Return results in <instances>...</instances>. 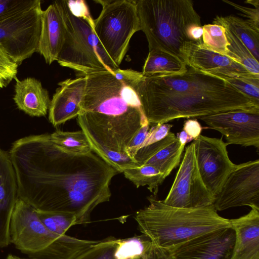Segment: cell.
Returning a JSON list of instances; mask_svg holds the SVG:
<instances>
[{"instance_id": "1", "label": "cell", "mask_w": 259, "mask_h": 259, "mask_svg": "<svg viewBox=\"0 0 259 259\" xmlns=\"http://www.w3.org/2000/svg\"><path fill=\"white\" fill-rule=\"evenodd\" d=\"M8 153L18 198L36 210L72 214L78 224L89 223L93 210L109 201L110 183L119 173L93 151L62 150L50 134L19 139Z\"/></svg>"}, {"instance_id": "2", "label": "cell", "mask_w": 259, "mask_h": 259, "mask_svg": "<svg viewBox=\"0 0 259 259\" xmlns=\"http://www.w3.org/2000/svg\"><path fill=\"white\" fill-rule=\"evenodd\" d=\"M85 76V93L77 117L92 151L118 172L138 166L126 148L149 123L132 83L116 79L108 71Z\"/></svg>"}, {"instance_id": "3", "label": "cell", "mask_w": 259, "mask_h": 259, "mask_svg": "<svg viewBox=\"0 0 259 259\" xmlns=\"http://www.w3.org/2000/svg\"><path fill=\"white\" fill-rule=\"evenodd\" d=\"M132 85L150 125L259 108L225 79L189 67L181 74L142 75Z\"/></svg>"}, {"instance_id": "4", "label": "cell", "mask_w": 259, "mask_h": 259, "mask_svg": "<svg viewBox=\"0 0 259 259\" xmlns=\"http://www.w3.org/2000/svg\"><path fill=\"white\" fill-rule=\"evenodd\" d=\"M148 206L138 210L135 219L140 232L157 247L169 249L196 237L231 227L213 204L195 208L167 205L153 195Z\"/></svg>"}, {"instance_id": "5", "label": "cell", "mask_w": 259, "mask_h": 259, "mask_svg": "<svg viewBox=\"0 0 259 259\" xmlns=\"http://www.w3.org/2000/svg\"><path fill=\"white\" fill-rule=\"evenodd\" d=\"M137 7L140 30L146 35L149 51L159 50L186 63V50L193 42L191 30L201 26L193 2L140 0Z\"/></svg>"}, {"instance_id": "6", "label": "cell", "mask_w": 259, "mask_h": 259, "mask_svg": "<svg viewBox=\"0 0 259 259\" xmlns=\"http://www.w3.org/2000/svg\"><path fill=\"white\" fill-rule=\"evenodd\" d=\"M65 28L64 42L57 61L81 76L119 68L111 60L94 29V20L84 1H56Z\"/></svg>"}, {"instance_id": "7", "label": "cell", "mask_w": 259, "mask_h": 259, "mask_svg": "<svg viewBox=\"0 0 259 259\" xmlns=\"http://www.w3.org/2000/svg\"><path fill=\"white\" fill-rule=\"evenodd\" d=\"M10 241L27 254L43 250L60 258H72L89 248L91 240L79 239L51 232L41 222L35 210L18 198L10 224Z\"/></svg>"}, {"instance_id": "8", "label": "cell", "mask_w": 259, "mask_h": 259, "mask_svg": "<svg viewBox=\"0 0 259 259\" xmlns=\"http://www.w3.org/2000/svg\"><path fill=\"white\" fill-rule=\"evenodd\" d=\"M95 2L102 7L99 16L94 20L95 32L107 54L119 67L132 37L140 30L137 1Z\"/></svg>"}, {"instance_id": "9", "label": "cell", "mask_w": 259, "mask_h": 259, "mask_svg": "<svg viewBox=\"0 0 259 259\" xmlns=\"http://www.w3.org/2000/svg\"><path fill=\"white\" fill-rule=\"evenodd\" d=\"M41 1L0 22V43L18 66L38 50Z\"/></svg>"}, {"instance_id": "10", "label": "cell", "mask_w": 259, "mask_h": 259, "mask_svg": "<svg viewBox=\"0 0 259 259\" xmlns=\"http://www.w3.org/2000/svg\"><path fill=\"white\" fill-rule=\"evenodd\" d=\"M214 199L199 174L193 142L185 148L171 188L162 201L167 205L175 207L195 208L211 205Z\"/></svg>"}, {"instance_id": "11", "label": "cell", "mask_w": 259, "mask_h": 259, "mask_svg": "<svg viewBox=\"0 0 259 259\" xmlns=\"http://www.w3.org/2000/svg\"><path fill=\"white\" fill-rule=\"evenodd\" d=\"M212 204L217 211L242 206L259 208V160L236 164Z\"/></svg>"}, {"instance_id": "12", "label": "cell", "mask_w": 259, "mask_h": 259, "mask_svg": "<svg viewBox=\"0 0 259 259\" xmlns=\"http://www.w3.org/2000/svg\"><path fill=\"white\" fill-rule=\"evenodd\" d=\"M193 143L199 174L205 186L215 197L236 164L230 159L228 145L222 138L200 135Z\"/></svg>"}, {"instance_id": "13", "label": "cell", "mask_w": 259, "mask_h": 259, "mask_svg": "<svg viewBox=\"0 0 259 259\" xmlns=\"http://www.w3.org/2000/svg\"><path fill=\"white\" fill-rule=\"evenodd\" d=\"M198 118L225 136L228 145L259 148V108L226 111Z\"/></svg>"}, {"instance_id": "14", "label": "cell", "mask_w": 259, "mask_h": 259, "mask_svg": "<svg viewBox=\"0 0 259 259\" xmlns=\"http://www.w3.org/2000/svg\"><path fill=\"white\" fill-rule=\"evenodd\" d=\"M235 232L231 227L201 235L169 249L171 259H232Z\"/></svg>"}, {"instance_id": "15", "label": "cell", "mask_w": 259, "mask_h": 259, "mask_svg": "<svg viewBox=\"0 0 259 259\" xmlns=\"http://www.w3.org/2000/svg\"><path fill=\"white\" fill-rule=\"evenodd\" d=\"M185 58L188 67L225 80L259 78L235 60L207 49L202 41L191 42L186 50Z\"/></svg>"}, {"instance_id": "16", "label": "cell", "mask_w": 259, "mask_h": 259, "mask_svg": "<svg viewBox=\"0 0 259 259\" xmlns=\"http://www.w3.org/2000/svg\"><path fill=\"white\" fill-rule=\"evenodd\" d=\"M85 76L68 78L58 83L51 100L49 119L55 126L77 117L81 108L86 86Z\"/></svg>"}, {"instance_id": "17", "label": "cell", "mask_w": 259, "mask_h": 259, "mask_svg": "<svg viewBox=\"0 0 259 259\" xmlns=\"http://www.w3.org/2000/svg\"><path fill=\"white\" fill-rule=\"evenodd\" d=\"M184 148L175 134L169 132L161 140L139 149L134 159L138 166H154L166 178L180 164Z\"/></svg>"}, {"instance_id": "18", "label": "cell", "mask_w": 259, "mask_h": 259, "mask_svg": "<svg viewBox=\"0 0 259 259\" xmlns=\"http://www.w3.org/2000/svg\"><path fill=\"white\" fill-rule=\"evenodd\" d=\"M18 198L16 176L9 153L0 148V248L11 243L10 224Z\"/></svg>"}, {"instance_id": "19", "label": "cell", "mask_w": 259, "mask_h": 259, "mask_svg": "<svg viewBox=\"0 0 259 259\" xmlns=\"http://www.w3.org/2000/svg\"><path fill=\"white\" fill-rule=\"evenodd\" d=\"M41 31L38 45L39 53L47 63L57 61L63 47L65 28L62 17L53 2L41 15Z\"/></svg>"}, {"instance_id": "20", "label": "cell", "mask_w": 259, "mask_h": 259, "mask_svg": "<svg viewBox=\"0 0 259 259\" xmlns=\"http://www.w3.org/2000/svg\"><path fill=\"white\" fill-rule=\"evenodd\" d=\"M230 222L235 232L232 259H259V208Z\"/></svg>"}, {"instance_id": "21", "label": "cell", "mask_w": 259, "mask_h": 259, "mask_svg": "<svg viewBox=\"0 0 259 259\" xmlns=\"http://www.w3.org/2000/svg\"><path fill=\"white\" fill-rule=\"evenodd\" d=\"M13 100L17 107L30 116H46L50 105L49 92L41 82L33 77L15 78Z\"/></svg>"}, {"instance_id": "22", "label": "cell", "mask_w": 259, "mask_h": 259, "mask_svg": "<svg viewBox=\"0 0 259 259\" xmlns=\"http://www.w3.org/2000/svg\"><path fill=\"white\" fill-rule=\"evenodd\" d=\"M212 24L220 25L238 37L249 50L255 59L259 60V29L246 20L233 15L217 16Z\"/></svg>"}, {"instance_id": "23", "label": "cell", "mask_w": 259, "mask_h": 259, "mask_svg": "<svg viewBox=\"0 0 259 259\" xmlns=\"http://www.w3.org/2000/svg\"><path fill=\"white\" fill-rule=\"evenodd\" d=\"M186 64L174 56L160 51H150L142 74L145 77L181 74L187 70Z\"/></svg>"}, {"instance_id": "24", "label": "cell", "mask_w": 259, "mask_h": 259, "mask_svg": "<svg viewBox=\"0 0 259 259\" xmlns=\"http://www.w3.org/2000/svg\"><path fill=\"white\" fill-rule=\"evenodd\" d=\"M122 172L137 188L147 186L154 197L157 195L159 186L166 178L158 169L146 164L126 168Z\"/></svg>"}, {"instance_id": "25", "label": "cell", "mask_w": 259, "mask_h": 259, "mask_svg": "<svg viewBox=\"0 0 259 259\" xmlns=\"http://www.w3.org/2000/svg\"><path fill=\"white\" fill-rule=\"evenodd\" d=\"M50 137L52 142L65 152L85 154L93 151L87 137L81 130L75 132L57 130L50 134Z\"/></svg>"}, {"instance_id": "26", "label": "cell", "mask_w": 259, "mask_h": 259, "mask_svg": "<svg viewBox=\"0 0 259 259\" xmlns=\"http://www.w3.org/2000/svg\"><path fill=\"white\" fill-rule=\"evenodd\" d=\"M226 36L229 42L228 57L242 64L252 74L259 76L258 61L255 59L244 44L226 29Z\"/></svg>"}, {"instance_id": "27", "label": "cell", "mask_w": 259, "mask_h": 259, "mask_svg": "<svg viewBox=\"0 0 259 259\" xmlns=\"http://www.w3.org/2000/svg\"><path fill=\"white\" fill-rule=\"evenodd\" d=\"M202 28V45L209 50L228 57L229 42L225 28L220 25L208 24L203 25Z\"/></svg>"}, {"instance_id": "28", "label": "cell", "mask_w": 259, "mask_h": 259, "mask_svg": "<svg viewBox=\"0 0 259 259\" xmlns=\"http://www.w3.org/2000/svg\"><path fill=\"white\" fill-rule=\"evenodd\" d=\"M35 211L46 227L57 234L65 235L71 227L78 224L76 217L71 213Z\"/></svg>"}, {"instance_id": "29", "label": "cell", "mask_w": 259, "mask_h": 259, "mask_svg": "<svg viewBox=\"0 0 259 259\" xmlns=\"http://www.w3.org/2000/svg\"><path fill=\"white\" fill-rule=\"evenodd\" d=\"M153 243L146 235L119 239L115 251L116 259H132L144 253Z\"/></svg>"}, {"instance_id": "30", "label": "cell", "mask_w": 259, "mask_h": 259, "mask_svg": "<svg viewBox=\"0 0 259 259\" xmlns=\"http://www.w3.org/2000/svg\"><path fill=\"white\" fill-rule=\"evenodd\" d=\"M119 239L110 236L100 240L73 259H116L115 253Z\"/></svg>"}, {"instance_id": "31", "label": "cell", "mask_w": 259, "mask_h": 259, "mask_svg": "<svg viewBox=\"0 0 259 259\" xmlns=\"http://www.w3.org/2000/svg\"><path fill=\"white\" fill-rule=\"evenodd\" d=\"M18 67L0 43V89L6 87L16 77Z\"/></svg>"}, {"instance_id": "32", "label": "cell", "mask_w": 259, "mask_h": 259, "mask_svg": "<svg viewBox=\"0 0 259 259\" xmlns=\"http://www.w3.org/2000/svg\"><path fill=\"white\" fill-rule=\"evenodd\" d=\"M39 0H0V22L21 11L36 5Z\"/></svg>"}, {"instance_id": "33", "label": "cell", "mask_w": 259, "mask_h": 259, "mask_svg": "<svg viewBox=\"0 0 259 259\" xmlns=\"http://www.w3.org/2000/svg\"><path fill=\"white\" fill-rule=\"evenodd\" d=\"M226 80L246 95L259 106V78L230 79Z\"/></svg>"}, {"instance_id": "34", "label": "cell", "mask_w": 259, "mask_h": 259, "mask_svg": "<svg viewBox=\"0 0 259 259\" xmlns=\"http://www.w3.org/2000/svg\"><path fill=\"white\" fill-rule=\"evenodd\" d=\"M172 126V124L166 123L155 124L149 130L140 148L157 142L164 138Z\"/></svg>"}, {"instance_id": "35", "label": "cell", "mask_w": 259, "mask_h": 259, "mask_svg": "<svg viewBox=\"0 0 259 259\" xmlns=\"http://www.w3.org/2000/svg\"><path fill=\"white\" fill-rule=\"evenodd\" d=\"M223 1L240 12L239 15L246 18L245 20L254 27L259 29V7L251 8L239 5L228 0H223Z\"/></svg>"}, {"instance_id": "36", "label": "cell", "mask_w": 259, "mask_h": 259, "mask_svg": "<svg viewBox=\"0 0 259 259\" xmlns=\"http://www.w3.org/2000/svg\"><path fill=\"white\" fill-rule=\"evenodd\" d=\"M149 125L150 124L143 125L134 137L126 148V153L128 156L135 162L134 157L147 137L149 130Z\"/></svg>"}, {"instance_id": "37", "label": "cell", "mask_w": 259, "mask_h": 259, "mask_svg": "<svg viewBox=\"0 0 259 259\" xmlns=\"http://www.w3.org/2000/svg\"><path fill=\"white\" fill-rule=\"evenodd\" d=\"M111 72L116 79L130 83H132L142 76L141 72L131 69H121L118 68Z\"/></svg>"}, {"instance_id": "38", "label": "cell", "mask_w": 259, "mask_h": 259, "mask_svg": "<svg viewBox=\"0 0 259 259\" xmlns=\"http://www.w3.org/2000/svg\"><path fill=\"white\" fill-rule=\"evenodd\" d=\"M202 130V126L196 119H189L184 122L183 130L186 133L190 141L200 135Z\"/></svg>"}, {"instance_id": "39", "label": "cell", "mask_w": 259, "mask_h": 259, "mask_svg": "<svg viewBox=\"0 0 259 259\" xmlns=\"http://www.w3.org/2000/svg\"><path fill=\"white\" fill-rule=\"evenodd\" d=\"M132 259H158L157 248L153 244L142 255L134 257Z\"/></svg>"}, {"instance_id": "40", "label": "cell", "mask_w": 259, "mask_h": 259, "mask_svg": "<svg viewBox=\"0 0 259 259\" xmlns=\"http://www.w3.org/2000/svg\"><path fill=\"white\" fill-rule=\"evenodd\" d=\"M176 137L179 140L181 144L184 146H185L187 143L190 142L187 134L183 130L178 133Z\"/></svg>"}, {"instance_id": "41", "label": "cell", "mask_w": 259, "mask_h": 259, "mask_svg": "<svg viewBox=\"0 0 259 259\" xmlns=\"http://www.w3.org/2000/svg\"><path fill=\"white\" fill-rule=\"evenodd\" d=\"M157 248L158 259H171L168 250Z\"/></svg>"}, {"instance_id": "42", "label": "cell", "mask_w": 259, "mask_h": 259, "mask_svg": "<svg viewBox=\"0 0 259 259\" xmlns=\"http://www.w3.org/2000/svg\"><path fill=\"white\" fill-rule=\"evenodd\" d=\"M245 3L250 4L254 7H259V0H247Z\"/></svg>"}, {"instance_id": "43", "label": "cell", "mask_w": 259, "mask_h": 259, "mask_svg": "<svg viewBox=\"0 0 259 259\" xmlns=\"http://www.w3.org/2000/svg\"><path fill=\"white\" fill-rule=\"evenodd\" d=\"M6 259H22L21 258H19L16 256L12 255V254H9L8 256L7 257ZM31 259V258H30Z\"/></svg>"}]
</instances>
